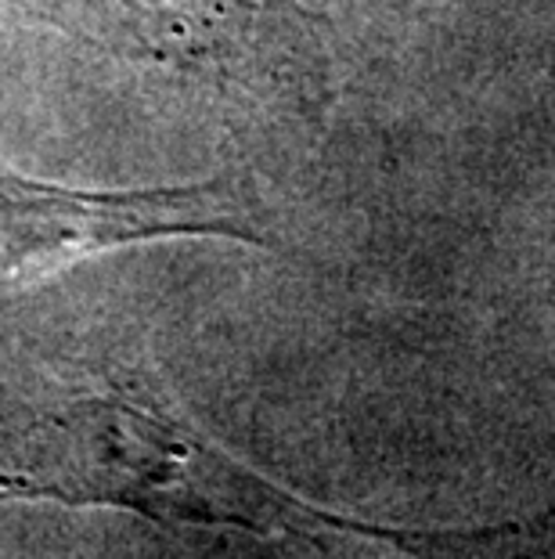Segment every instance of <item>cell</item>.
<instances>
[{"instance_id": "6da1fadb", "label": "cell", "mask_w": 555, "mask_h": 559, "mask_svg": "<svg viewBox=\"0 0 555 559\" xmlns=\"http://www.w3.org/2000/svg\"><path fill=\"white\" fill-rule=\"evenodd\" d=\"M181 235L267 242L250 199L231 177L137 192H84L0 166V282L51 271L112 246Z\"/></svg>"}]
</instances>
